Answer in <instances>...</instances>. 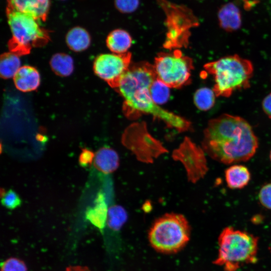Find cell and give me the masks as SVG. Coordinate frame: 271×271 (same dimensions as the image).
Returning a JSON list of instances; mask_svg holds the SVG:
<instances>
[{
  "mask_svg": "<svg viewBox=\"0 0 271 271\" xmlns=\"http://www.w3.org/2000/svg\"><path fill=\"white\" fill-rule=\"evenodd\" d=\"M1 271H27V267L22 260L10 258L2 263Z\"/></svg>",
  "mask_w": 271,
  "mask_h": 271,
  "instance_id": "cell-27",
  "label": "cell"
},
{
  "mask_svg": "<svg viewBox=\"0 0 271 271\" xmlns=\"http://www.w3.org/2000/svg\"><path fill=\"white\" fill-rule=\"evenodd\" d=\"M36 139L40 142H45L47 141V139L45 137L41 135H38Z\"/></svg>",
  "mask_w": 271,
  "mask_h": 271,
  "instance_id": "cell-31",
  "label": "cell"
},
{
  "mask_svg": "<svg viewBox=\"0 0 271 271\" xmlns=\"http://www.w3.org/2000/svg\"><path fill=\"white\" fill-rule=\"evenodd\" d=\"M50 65L53 71L61 76L70 75L73 70V61L71 56L58 53L53 55L50 60Z\"/></svg>",
  "mask_w": 271,
  "mask_h": 271,
  "instance_id": "cell-21",
  "label": "cell"
},
{
  "mask_svg": "<svg viewBox=\"0 0 271 271\" xmlns=\"http://www.w3.org/2000/svg\"><path fill=\"white\" fill-rule=\"evenodd\" d=\"M66 40L68 47L72 50L79 52L87 49L90 43V37L83 28L75 27L67 34Z\"/></svg>",
  "mask_w": 271,
  "mask_h": 271,
  "instance_id": "cell-19",
  "label": "cell"
},
{
  "mask_svg": "<svg viewBox=\"0 0 271 271\" xmlns=\"http://www.w3.org/2000/svg\"><path fill=\"white\" fill-rule=\"evenodd\" d=\"M127 219V213L121 206L114 205L108 208L106 224L114 231H118Z\"/></svg>",
  "mask_w": 271,
  "mask_h": 271,
  "instance_id": "cell-22",
  "label": "cell"
},
{
  "mask_svg": "<svg viewBox=\"0 0 271 271\" xmlns=\"http://www.w3.org/2000/svg\"><path fill=\"white\" fill-rule=\"evenodd\" d=\"M2 204L9 209H14L21 206L22 200L19 195L10 189L1 197Z\"/></svg>",
  "mask_w": 271,
  "mask_h": 271,
  "instance_id": "cell-26",
  "label": "cell"
},
{
  "mask_svg": "<svg viewBox=\"0 0 271 271\" xmlns=\"http://www.w3.org/2000/svg\"><path fill=\"white\" fill-rule=\"evenodd\" d=\"M173 159L184 166L189 181L195 183L206 174L208 168L205 152L188 137L172 153Z\"/></svg>",
  "mask_w": 271,
  "mask_h": 271,
  "instance_id": "cell-10",
  "label": "cell"
},
{
  "mask_svg": "<svg viewBox=\"0 0 271 271\" xmlns=\"http://www.w3.org/2000/svg\"><path fill=\"white\" fill-rule=\"evenodd\" d=\"M8 23L12 34L8 45L18 55L29 54L33 47L45 45L50 39L46 30L34 18L6 7Z\"/></svg>",
  "mask_w": 271,
  "mask_h": 271,
  "instance_id": "cell-6",
  "label": "cell"
},
{
  "mask_svg": "<svg viewBox=\"0 0 271 271\" xmlns=\"http://www.w3.org/2000/svg\"><path fill=\"white\" fill-rule=\"evenodd\" d=\"M106 42L111 51L115 54H123L127 52V50L131 46L132 39L127 31L117 29L108 34Z\"/></svg>",
  "mask_w": 271,
  "mask_h": 271,
  "instance_id": "cell-18",
  "label": "cell"
},
{
  "mask_svg": "<svg viewBox=\"0 0 271 271\" xmlns=\"http://www.w3.org/2000/svg\"><path fill=\"white\" fill-rule=\"evenodd\" d=\"M116 9L120 13L129 14L136 12L140 5V0H114Z\"/></svg>",
  "mask_w": 271,
  "mask_h": 271,
  "instance_id": "cell-25",
  "label": "cell"
},
{
  "mask_svg": "<svg viewBox=\"0 0 271 271\" xmlns=\"http://www.w3.org/2000/svg\"><path fill=\"white\" fill-rule=\"evenodd\" d=\"M258 198L261 204L271 210V183L263 185L259 191Z\"/></svg>",
  "mask_w": 271,
  "mask_h": 271,
  "instance_id": "cell-28",
  "label": "cell"
},
{
  "mask_svg": "<svg viewBox=\"0 0 271 271\" xmlns=\"http://www.w3.org/2000/svg\"><path fill=\"white\" fill-rule=\"evenodd\" d=\"M169 88L157 78L150 87V93L153 101L159 105L166 102L170 95Z\"/></svg>",
  "mask_w": 271,
  "mask_h": 271,
  "instance_id": "cell-24",
  "label": "cell"
},
{
  "mask_svg": "<svg viewBox=\"0 0 271 271\" xmlns=\"http://www.w3.org/2000/svg\"><path fill=\"white\" fill-rule=\"evenodd\" d=\"M262 108L265 114L271 119V93L267 94L263 99Z\"/></svg>",
  "mask_w": 271,
  "mask_h": 271,
  "instance_id": "cell-30",
  "label": "cell"
},
{
  "mask_svg": "<svg viewBox=\"0 0 271 271\" xmlns=\"http://www.w3.org/2000/svg\"><path fill=\"white\" fill-rule=\"evenodd\" d=\"M7 8L45 22L50 10V0H7Z\"/></svg>",
  "mask_w": 271,
  "mask_h": 271,
  "instance_id": "cell-12",
  "label": "cell"
},
{
  "mask_svg": "<svg viewBox=\"0 0 271 271\" xmlns=\"http://www.w3.org/2000/svg\"><path fill=\"white\" fill-rule=\"evenodd\" d=\"M165 15L167 29L164 46L172 49L187 46L191 29L199 23L192 10L188 7L168 0H157Z\"/></svg>",
  "mask_w": 271,
  "mask_h": 271,
  "instance_id": "cell-7",
  "label": "cell"
},
{
  "mask_svg": "<svg viewBox=\"0 0 271 271\" xmlns=\"http://www.w3.org/2000/svg\"><path fill=\"white\" fill-rule=\"evenodd\" d=\"M95 154L94 152L86 148H81V152L78 158V162L82 167H90L94 161Z\"/></svg>",
  "mask_w": 271,
  "mask_h": 271,
  "instance_id": "cell-29",
  "label": "cell"
},
{
  "mask_svg": "<svg viewBox=\"0 0 271 271\" xmlns=\"http://www.w3.org/2000/svg\"><path fill=\"white\" fill-rule=\"evenodd\" d=\"M270 79H271V77H270Z\"/></svg>",
  "mask_w": 271,
  "mask_h": 271,
  "instance_id": "cell-33",
  "label": "cell"
},
{
  "mask_svg": "<svg viewBox=\"0 0 271 271\" xmlns=\"http://www.w3.org/2000/svg\"><path fill=\"white\" fill-rule=\"evenodd\" d=\"M62 1H64V0H62Z\"/></svg>",
  "mask_w": 271,
  "mask_h": 271,
  "instance_id": "cell-34",
  "label": "cell"
},
{
  "mask_svg": "<svg viewBox=\"0 0 271 271\" xmlns=\"http://www.w3.org/2000/svg\"><path fill=\"white\" fill-rule=\"evenodd\" d=\"M217 18L220 28L228 32L236 31L241 26V12L233 3L222 5L217 12Z\"/></svg>",
  "mask_w": 271,
  "mask_h": 271,
  "instance_id": "cell-13",
  "label": "cell"
},
{
  "mask_svg": "<svg viewBox=\"0 0 271 271\" xmlns=\"http://www.w3.org/2000/svg\"><path fill=\"white\" fill-rule=\"evenodd\" d=\"M94 206L88 207L85 212L86 218L95 226L102 230L106 223L108 209L104 194L99 192L95 198Z\"/></svg>",
  "mask_w": 271,
  "mask_h": 271,
  "instance_id": "cell-16",
  "label": "cell"
},
{
  "mask_svg": "<svg viewBox=\"0 0 271 271\" xmlns=\"http://www.w3.org/2000/svg\"><path fill=\"white\" fill-rule=\"evenodd\" d=\"M191 229L185 217L166 213L158 218L149 232V240L157 251L174 253L181 250L190 239Z\"/></svg>",
  "mask_w": 271,
  "mask_h": 271,
  "instance_id": "cell-5",
  "label": "cell"
},
{
  "mask_svg": "<svg viewBox=\"0 0 271 271\" xmlns=\"http://www.w3.org/2000/svg\"><path fill=\"white\" fill-rule=\"evenodd\" d=\"M215 93L214 90L208 87H202L195 92L194 102L196 107L201 110L207 111L214 105Z\"/></svg>",
  "mask_w": 271,
  "mask_h": 271,
  "instance_id": "cell-23",
  "label": "cell"
},
{
  "mask_svg": "<svg viewBox=\"0 0 271 271\" xmlns=\"http://www.w3.org/2000/svg\"><path fill=\"white\" fill-rule=\"evenodd\" d=\"M248 169L242 165H233L225 171V178L227 186L232 189H240L245 187L250 180Z\"/></svg>",
  "mask_w": 271,
  "mask_h": 271,
  "instance_id": "cell-17",
  "label": "cell"
},
{
  "mask_svg": "<svg viewBox=\"0 0 271 271\" xmlns=\"http://www.w3.org/2000/svg\"><path fill=\"white\" fill-rule=\"evenodd\" d=\"M204 68L213 76V90L216 96L229 97L235 91L250 87L253 72L252 64L237 54L207 63Z\"/></svg>",
  "mask_w": 271,
  "mask_h": 271,
  "instance_id": "cell-4",
  "label": "cell"
},
{
  "mask_svg": "<svg viewBox=\"0 0 271 271\" xmlns=\"http://www.w3.org/2000/svg\"><path fill=\"white\" fill-rule=\"evenodd\" d=\"M18 56L12 52L1 55L0 73L2 77L5 79L14 77L21 68V61Z\"/></svg>",
  "mask_w": 271,
  "mask_h": 271,
  "instance_id": "cell-20",
  "label": "cell"
},
{
  "mask_svg": "<svg viewBox=\"0 0 271 271\" xmlns=\"http://www.w3.org/2000/svg\"><path fill=\"white\" fill-rule=\"evenodd\" d=\"M202 146L212 159L229 165L251 158L256 152L258 141L245 119L223 114L209 121Z\"/></svg>",
  "mask_w": 271,
  "mask_h": 271,
  "instance_id": "cell-1",
  "label": "cell"
},
{
  "mask_svg": "<svg viewBox=\"0 0 271 271\" xmlns=\"http://www.w3.org/2000/svg\"><path fill=\"white\" fill-rule=\"evenodd\" d=\"M157 78L154 66L150 63L131 64L116 89L124 100V115L128 119H136L143 114H150L179 131L188 130L190 122L161 107L153 101L150 87Z\"/></svg>",
  "mask_w": 271,
  "mask_h": 271,
  "instance_id": "cell-2",
  "label": "cell"
},
{
  "mask_svg": "<svg viewBox=\"0 0 271 271\" xmlns=\"http://www.w3.org/2000/svg\"><path fill=\"white\" fill-rule=\"evenodd\" d=\"M121 143L138 160L147 163H153L155 159L167 152L161 143L149 132L145 122L133 123L126 127Z\"/></svg>",
  "mask_w": 271,
  "mask_h": 271,
  "instance_id": "cell-9",
  "label": "cell"
},
{
  "mask_svg": "<svg viewBox=\"0 0 271 271\" xmlns=\"http://www.w3.org/2000/svg\"><path fill=\"white\" fill-rule=\"evenodd\" d=\"M13 78L17 88L23 92L36 89L40 83L38 71L30 66L21 67Z\"/></svg>",
  "mask_w": 271,
  "mask_h": 271,
  "instance_id": "cell-15",
  "label": "cell"
},
{
  "mask_svg": "<svg viewBox=\"0 0 271 271\" xmlns=\"http://www.w3.org/2000/svg\"><path fill=\"white\" fill-rule=\"evenodd\" d=\"M154 66L158 79L170 88H178L190 82L193 63L191 58L176 50L159 53Z\"/></svg>",
  "mask_w": 271,
  "mask_h": 271,
  "instance_id": "cell-8",
  "label": "cell"
},
{
  "mask_svg": "<svg viewBox=\"0 0 271 271\" xmlns=\"http://www.w3.org/2000/svg\"><path fill=\"white\" fill-rule=\"evenodd\" d=\"M131 54H103L95 60V74L111 87L116 89L131 65Z\"/></svg>",
  "mask_w": 271,
  "mask_h": 271,
  "instance_id": "cell-11",
  "label": "cell"
},
{
  "mask_svg": "<svg viewBox=\"0 0 271 271\" xmlns=\"http://www.w3.org/2000/svg\"><path fill=\"white\" fill-rule=\"evenodd\" d=\"M94 167L101 172L108 174L115 171L119 165V158L117 152L112 148L103 147L95 154Z\"/></svg>",
  "mask_w": 271,
  "mask_h": 271,
  "instance_id": "cell-14",
  "label": "cell"
},
{
  "mask_svg": "<svg viewBox=\"0 0 271 271\" xmlns=\"http://www.w3.org/2000/svg\"><path fill=\"white\" fill-rule=\"evenodd\" d=\"M269 158H270V160L271 161V151H270V154H269Z\"/></svg>",
  "mask_w": 271,
  "mask_h": 271,
  "instance_id": "cell-32",
  "label": "cell"
},
{
  "mask_svg": "<svg viewBox=\"0 0 271 271\" xmlns=\"http://www.w3.org/2000/svg\"><path fill=\"white\" fill-rule=\"evenodd\" d=\"M258 239L246 231L225 227L218 237V254L213 263L224 271H237L241 266L257 261Z\"/></svg>",
  "mask_w": 271,
  "mask_h": 271,
  "instance_id": "cell-3",
  "label": "cell"
}]
</instances>
